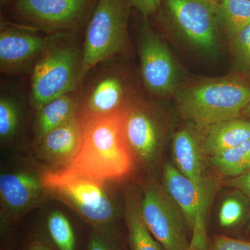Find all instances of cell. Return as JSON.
I'll return each mask as SVG.
<instances>
[{
    "mask_svg": "<svg viewBox=\"0 0 250 250\" xmlns=\"http://www.w3.org/2000/svg\"><path fill=\"white\" fill-rule=\"evenodd\" d=\"M123 113L81 121L83 135L80 152L73 162L62 170L103 182L128 177L134 169L135 159L123 135Z\"/></svg>",
    "mask_w": 250,
    "mask_h": 250,
    "instance_id": "6da1fadb",
    "label": "cell"
},
{
    "mask_svg": "<svg viewBox=\"0 0 250 250\" xmlns=\"http://www.w3.org/2000/svg\"><path fill=\"white\" fill-rule=\"evenodd\" d=\"M85 73L83 40L76 34H61L29 74V105L36 111L54 99L77 91Z\"/></svg>",
    "mask_w": 250,
    "mask_h": 250,
    "instance_id": "7a4b0ae2",
    "label": "cell"
},
{
    "mask_svg": "<svg viewBox=\"0 0 250 250\" xmlns=\"http://www.w3.org/2000/svg\"><path fill=\"white\" fill-rule=\"evenodd\" d=\"M175 99L182 116L205 129L240 118L250 103V87L238 79L208 80L180 88Z\"/></svg>",
    "mask_w": 250,
    "mask_h": 250,
    "instance_id": "3957f363",
    "label": "cell"
},
{
    "mask_svg": "<svg viewBox=\"0 0 250 250\" xmlns=\"http://www.w3.org/2000/svg\"><path fill=\"white\" fill-rule=\"evenodd\" d=\"M46 192L65 204L92 227L113 223L119 214L109 182H100L64 170L41 174Z\"/></svg>",
    "mask_w": 250,
    "mask_h": 250,
    "instance_id": "277c9868",
    "label": "cell"
},
{
    "mask_svg": "<svg viewBox=\"0 0 250 250\" xmlns=\"http://www.w3.org/2000/svg\"><path fill=\"white\" fill-rule=\"evenodd\" d=\"M130 7L129 0H98L83 39L85 72L127 52Z\"/></svg>",
    "mask_w": 250,
    "mask_h": 250,
    "instance_id": "5b68a950",
    "label": "cell"
},
{
    "mask_svg": "<svg viewBox=\"0 0 250 250\" xmlns=\"http://www.w3.org/2000/svg\"><path fill=\"white\" fill-rule=\"evenodd\" d=\"M117 57L97 64L85 73L79 89L82 122L121 114L135 95Z\"/></svg>",
    "mask_w": 250,
    "mask_h": 250,
    "instance_id": "8992f818",
    "label": "cell"
},
{
    "mask_svg": "<svg viewBox=\"0 0 250 250\" xmlns=\"http://www.w3.org/2000/svg\"><path fill=\"white\" fill-rule=\"evenodd\" d=\"M98 0H12L14 23L47 34H76L84 27Z\"/></svg>",
    "mask_w": 250,
    "mask_h": 250,
    "instance_id": "52a82bcc",
    "label": "cell"
},
{
    "mask_svg": "<svg viewBox=\"0 0 250 250\" xmlns=\"http://www.w3.org/2000/svg\"><path fill=\"white\" fill-rule=\"evenodd\" d=\"M163 180L164 189L191 231L190 250H209L207 215L214 195L215 182L207 178L204 183L197 184L171 164L164 166Z\"/></svg>",
    "mask_w": 250,
    "mask_h": 250,
    "instance_id": "ba28073f",
    "label": "cell"
},
{
    "mask_svg": "<svg viewBox=\"0 0 250 250\" xmlns=\"http://www.w3.org/2000/svg\"><path fill=\"white\" fill-rule=\"evenodd\" d=\"M139 206L143 221L165 250H190L187 223L165 189L146 184Z\"/></svg>",
    "mask_w": 250,
    "mask_h": 250,
    "instance_id": "9c48e42d",
    "label": "cell"
},
{
    "mask_svg": "<svg viewBox=\"0 0 250 250\" xmlns=\"http://www.w3.org/2000/svg\"><path fill=\"white\" fill-rule=\"evenodd\" d=\"M214 0H163L164 14L193 47L204 53L218 49L219 28Z\"/></svg>",
    "mask_w": 250,
    "mask_h": 250,
    "instance_id": "30bf717a",
    "label": "cell"
},
{
    "mask_svg": "<svg viewBox=\"0 0 250 250\" xmlns=\"http://www.w3.org/2000/svg\"><path fill=\"white\" fill-rule=\"evenodd\" d=\"M62 34H47L1 18L0 72L11 76L29 75L47 47Z\"/></svg>",
    "mask_w": 250,
    "mask_h": 250,
    "instance_id": "8fae6325",
    "label": "cell"
},
{
    "mask_svg": "<svg viewBox=\"0 0 250 250\" xmlns=\"http://www.w3.org/2000/svg\"><path fill=\"white\" fill-rule=\"evenodd\" d=\"M122 127L135 161L147 166L154 164L164 140V125L156 110L135 96L123 111Z\"/></svg>",
    "mask_w": 250,
    "mask_h": 250,
    "instance_id": "7c38bea8",
    "label": "cell"
},
{
    "mask_svg": "<svg viewBox=\"0 0 250 250\" xmlns=\"http://www.w3.org/2000/svg\"><path fill=\"white\" fill-rule=\"evenodd\" d=\"M139 49L141 79L146 89L159 97L175 91L180 80L178 67L146 20L140 26Z\"/></svg>",
    "mask_w": 250,
    "mask_h": 250,
    "instance_id": "4fadbf2b",
    "label": "cell"
},
{
    "mask_svg": "<svg viewBox=\"0 0 250 250\" xmlns=\"http://www.w3.org/2000/svg\"><path fill=\"white\" fill-rule=\"evenodd\" d=\"M45 193L41 176L26 170L1 174L0 197L6 218H19L39 205Z\"/></svg>",
    "mask_w": 250,
    "mask_h": 250,
    "instance_id": "5bb4252c",
    "label": "cell"
},
{
    "mask_svg": "<svg viewBox=\"0 0 250 250\" xmlns=\"http://www.w3.org/2000/svg\"><path fill=\"white\" fill-rule=\"evenodd\" d=\"M83 127L79 117L49 131L36 144V155L42 162L55 167L66 168L80 152Z\"/></svg>",
    "mask_w": 250,
    "mask_h": 250,
    "instance_id": "9a60e30c",
    "label": "cell"
},
{
    "mask_svg": "<svg viewBox=\"0 0 250 250\" xmlns=\"http://www.w3.org/2000/svg\"><path fill=\"white\" fill-rule=\"evenodd\" d=\"M172 153L176 167L187 178L197 184L204 183L206 154L202 141L190 128H183L174 134Z\"/></svg>",
    "mask_w": 250,
    "mask_h": 250,
    "instance_id": "2e32d148",
    "label": "cell"
},
{
    "mask_svg": "<svg viewBox=\"0 0 250 250\" xmlns=\"http://www.w3.org/2000/svg\"><path fill=\"white\" fill-rule=\"evenodd\" d=\"M35 111L33 129L36 145L49 131L78 117L79 90L54 99Z\"/></svg>",
    "mask_w": 250,
    "mask_h": 250,
    "instance_id": "e0dca14e",
    "label": "cell"
},
{
    "mask_svg": "<svg viewBox=\"0 0 250 250\" xmlns=\"http://www.w3.org/2000/svg\"><path fill=\"white\" fill-rule=\"evenodd\" d=\"M202 141L206 154L210 157L239 146L250 139V121L233 118L206 128Z\"/></svg>",
    "mask_w": 250,
    "mask_h": 250,
    "instance_id": "ac0fdd59",
    "label": "cell"
},
{
    "mask_svg": "<svg viewBox=\"0 0 250 250\" xmlns=\"http://www.w3.org/2000/svg\"><path fill=\"white\" fill-rule=\"evenodd\" d=\"M125 218L131 250H165L149 231L140 210L139 200L129 196L125 205Z\"/></svg>",
    "mask_w": 250,
    "mask_h": 250,
    "instance_id": "d6986e66",
    "label": "cell"
},
{
    "mask_svg": "<svg viewBox=\"0 0 250 250\" xmlns=\"http://www.w3.org/2000/svg\"><path fill=\"white\" fill-rule=\"evenodd\" d=\"M22 98L18 91L1 84L0 95V139L9 143L17 136L22 123Z\"/></svg>",
    "mask_w": 250,
    "mask_h": 250,
    "instance_id": "ffe728a7",
    "label": "cell"
},
{
    "mask_svg": "<svg viewBox=\"0 0 250 250\" xmlns=\"http://www.w3.org/2000/svg\"><path fill=\"white\" fill-rule=\"evenodd\" d=\"M216 18L219 30L231 39L250 24V0H219Z\"/></svg>",
    "mask_w": 250,
    "mask_h": 250,
    "instance_id": "44dd1931",
    "label": "cell"
},
{
    "mask_svg": "<svg viewBox=\"0 0 250 250\" xmlns=\"http://www.w3.org/2000/svg\"><path fill=\"white\" fill-rule=\"evenodd\" d=\"M211 165L220 173L234 177L250 170V139L239 146L210 157Z\"/></svg>",
    "mask_w": 250,
    "mask_h": 250,
    "instance_id": "7402d4cb",
    "label": "cell"
},
{
    "mask_svg": "<svg viewBox=\"0 0 250 250\" xmlns=\"http://www.w3.org/2000/svg\"><path fill=\"white\" fill-rule=\"evenodd\" d=\"M47 231L54 246L59 250H76V237L68 218L60 210L49 213Z\"/></svg>",
    "mask_w": 250,
    "mask_h": 250,
    "instance_id": "603a6c76",
    "label": "cell"
},
{
    "mask_svg": "<svg viewBox=\"0 0 250 250\" xmlns=\"http://www.w3.org/2000/svg\"><path fill=\"white\" fill-rule=\"evenodd\" d=\"M229 40L236 68L241 71L250 72V24Z\"/></svg>",
    "mask_w": 250,
    "mask_h": 250,
    "instance_id": "cb8c5ba5",
    "label": "cell"
},
{
    "mask_svg": "<svg viewBox=\"0 0 250 250\" xmlns=\"http://www.w3.org/2000/svg\"><path fill=\"white\" fill-rule=\"evenodd\" d=\"M246 211L244 203L237 197H229L222 203L218 220L223 228L236 226L241 221Z\"/></svg>",
    "mask_w": 250,
    "mask_h": 250,
    "instance_id": "d4e9b609",
    "label": "cell"
},
{
    "mask_svg": "<svg viewBox=\"0 0 250 250\" xmlns=\"http://www.w3.org/2000/svg\"><path fill=\"white\" fill-rule=\"evenodd\" d=\"M111 224L93 227L88 250H120Z\"/></svg>",
    "mask_w": 250,
    "mask_h": 250,
    "instance_id": "484cf974",
    "label": "cell"
},
{
    "mask_svg": "<svg viewBox=\"0 0 250 250\" xmlns=\"http://www.w3.org/2000/svg\"><path fill=\"white\" fill-rule=\"evenodd\" d=\"M211 250H250V242L219 236L213 241Z\"/></svg>",
    "mask_w": 250,
    "mask_h": 250,
    "instance_id": "4316f807",
    "label": "cell"
},
{
    "mask_svg": "<svg viewBox=\"0 0 250 250\" xmlns=\"http://www.w3.org/2000/svg\"><path fill=\"white\" fill-rule=\"evenodd\" d=\"M163 0H129L131 6L137 9L143 17L155 14L160 9Z\"/></svg>",
    "mask_w": 250,
    "mask_h": 250,
    "instance_id": "83f0119b",
    "label": "cell"
},
{
    "mask_svg": "<svg viewBox=\"0 0 250 250\" xmlns=\"http://www.w3.org/2000/svg\"><path fill=\"white\" fill-rule=\"evenodd\" d=\"M225 184L236 189L250 201V170L237 177H231Z\"/></svg>",
    "mask_w": 250,
    "mask_h": 250,
    "instance_id": "f1b7e54d",
    "label": "cell"
},
{
    "mask_svg": "<svg viewBox=\"0 0 250 250\" xmlns=\"http://www.w3.org/2000/svg\"><path fill=\"white\" fill-rule=\"evenodd\" d=\"M28 250H52L49 247L45 246L43 243L41 242L35 241L31 243L29 246Z\"/></svg>",
    "mask_w": 250,
    "mask_h": 250,
    "instance_id": "f546056e",
    "label": "cell"
},
{
    "mask_svg": "<svg viewBox=\"0 0 250 250\" xmlns=\"http://www.w3.org/2000/svg\"><path fill=\"white\" fill-rule=\"evenodd\" d=\"M243 113L250 118V103H249V104L246 106V108H245L244 111H243Z\"/></svg>",
    "mask_w": 250,
    "mask_h": 250,
    "instance_id": "4dcf8cb0",
    "label": "cell"
},
{
    "mask_svg": "<svg viewBox=\"0 0 250 250\" xmlns=\"http://www.w3.org/2000/svg\"><path fill=\"white\" fill-rule=\"evenodd\" d=\"M11 1L12 0H0V4H1V6H4V5L9 4Z\"/></svg>",
    "mask_w": 250,
    "mask_h": 250,
    "instance_id": "1f68e13d",
    "label": "cell"
},
{
    "mask_svg": "<svg viewBox=\"0 0 250 250\" xmlns=\"http://www.w3.org/2000/svg\"><path fill=\"white\" fill-rule=\"evenodd\" d=\"M214 1H219V0H214Z\"/></svg>",
    "mask_w": 250,
    "mask_h": 250,
    "instance_id": "d6a6232c",
    "label": "cell"
}]
</instances>
